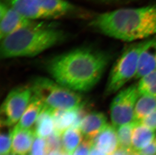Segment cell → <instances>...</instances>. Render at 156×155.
<instances>
[{"label": "cell", "mask_w": 156, "mask_h": 155, "mask_svg": "<svg viewBox=\"0 0 156 155\" xmlns=\"http://www.w3.org/2000/svg\"><path fill=\"white\" fill-rule=\"evenodd\" d=\"M106 51L83 47L56 56L48 63L55 81L74 92H87L100 80L110 60Z\"/></svg>", "instance_id": "cell-1"}, {"label": "cell", "mask_w": 156, "mask_h": 155, "mask_svg": "<svg viewBox=\"0 0 156 155\" xmlns=\"http://www.w3.org/2000/svg\"><path fill=\"white\" fill-rule=\"evenodd\" d=\"M89 25L100 33L121 41L147 40L156 35V4L98 14Z\"/></svg>", "instance_id": "cell-2"}, {"label": "cell", "mask_w": 156, "mask_h": 155, "mask_svg": "<svg viewBox=\"0 0 156 155\" xmlns=\"http://www.w3.org/2000/svg\"><path fill=\"white\" fill-rule=\"evenodd\" d=\"M67 38V34L63 30L38 22L1 40V58L33 57L60 44Z\"/></svg>", "instance_id": "cell-3"}, {"label": "cell", "mask_w": 156, "mask_h": 155, "mask_svg": "<svg viewBox=\"0 0 156 155\" xmlns=\"http://www.w3.org/2000/svg\"><path fill=\"white\" fill-rule=\"evenodd\" d=\"M31 88L33 95L54 111L80 109L83 105L80 95L47 78H37Z\"/></svg>", "instance_id": "cell-4"}, {"label": "cell", "mask_w": 156, "mask_h": 155, "mask_svg": "<svg viewBox=\"0 0 156 155\" xmlns=\"http://www.w3.org/2000/svg\"><path fill=\"white\" fill-rule=\"evenodd\" d=\"M153 37L132 43L124 50L111 70L106 84V95L118 92L127 82L135 78L140 55Z\"/></svg>", "instance_id": "cell-5"}, {"label": "cell", "mask_w": 156, "mask_h": 155, "mask_svg": "<svg viewBox=\"0 0 156 155\" xmlns=\"http://www.w3.org/2000/svg\"><path fill=\"white\" fill-rule=\"evenodd\" d=\"M33 96L31 87H18L8 93L1 108V124L9 127L19 122Z\"/></svg>", "instance_id": "cell-6"}, {"label": "cell", "mask_w": 156, "mask_h": 155, "mask_svg": "<svg viewBox=\"0 0 156 155\" xmlns=\"http://www.w3.org/2000/svg\"><path fill=\"white\" fill-rule=\"evenodd\" d=\"M139 97L135 84L122 88L115 95L110 107L111 120L115 129L134 121V109Z\"/></svg>", "instance_id": "cell-7"}, {"label": "cell", "mask_w": 156, "mask_h": 155, "mask_svg": "<svg viewBox=\"0 0 156 155\" xmlns=\"http://www.w3.org/2000/svg\"><path fill=\"white\" fill-rule=\"evenodd\" d=\"M38 21L30 20L1 1L0 4V40L20 30L32 26Z\"/></svg>", "instance_id": "cell-8"}, {"label": "cell", "mask_w": 156, "mask_h": 155, "mask_svg": "<svg viewBox=\"0 0 156 155\" xmlns=\"http://www.w3.org/2000/svg\"><path fill=\"white\" fill-rule=\"evenodd\" d=\"M50 19L66 17H83L86 12L67 0H36Z\"/></svg>", "instance_id": "cell-9"}, {"label": "cell", "mask_w": 156, "mask_h": 155, "mask_svg": "<svg viewBox=\"0 0 156 155\" xmlns=\"http://www.w3.org/2000/svg\"><path fill=\"white\" fill-rule=\"evenodd\" d=\"M108 124L104 113L94 111L85 115L78 126L84 139L93 140Z\"/></svg>", "instance_id": "cell-10"}, {"label": "cell", "mask_w": 156, "mask_h": 155, "mask_svg": "<svg viewBox=\"0 0 156 155\" xmlns=\"http://www.w3.org/2000/svg\"><path fill=\"white\" fill-rule=\"evenodd\" d=\"M81 107L80 109L55 110L53 114L54 133L62 136L63 133L74 126H79L84 115Z\"/></svg>", "instance_id": "cell-11"}, {"label": "cell", "mask_w": 156, "mask_h": 155, "mask_svg": "<svg viewBox=\"0 0 156 155\" xmlns=\"http://www.w3.org/2000/svg\"><path fill=\"white\" fill-rule=\"evenodd\" d=\"M2 2L31 20L50 19L36 0H3Z\"/></svg>", "instance_id": "cell-12"}, {"label": "cell", "mask_w": 156, "mask_h": 155, "mask_svg": "<svg viewBox=\"0 0 156 155\" xmlns=\"http://www.w3.org/2000/svg\"><path fill=\"white\" fill-rule=\"evenodd\" d=\"M36 136L34 128L12 130L11 153L14 155H28Z\"/></svg>", "instance_id": "cell-13"}, {"label": "cell", "mask_w": 156, "mask_h": 155, "mask_svg": "<svg viewBox=\"0 0 156 155\" xmlns=\"http://www.w3.org/2000/svg\"><path fill=\"white\" fill-rule=\"evenodd\" d=\"M93 145L107 155L114 154L119 149L116 129L108 124L93 140Z\"/></svg>", "instance_id": "cell-14"}, {"label": "cell", "mask_w": 156, "mask_h": 155, "mask_svg": "<svg viewBox=\"0 0 156 155\" xmlns=\"http://www.w3.org/2000/svg\"><path fill=\"white\" fill-rule=\"evenodd\" d=\"M156 70V35L144 49L139 58L135 79H139Z\"/></svg>", "instance_id": "cell-15"}, {"label": "cell", "mask_w": 156, "mask_h": 155, "mask_svg": "<svg viewBox=\"0 0 156 155\" xmlns=\"http://www.w3.org/2000/svg\"><path fill=\"white\" fill-rule=\"evenodd\" d=\"M43 102L38 98L33 95L30 103L27 107L22 117L14 128L17 129L33 128L38 116L44 108Z\"/></svg>", "instance_id": "cell-16"}, {"label": "cell", "mask_w": 156, "mask_h": 155, "mask_svg": "<svg viewBox=\"0 0 156 155\" xmlns=\"http://www.w3.org/2000/svg\"><path fill=\"white\" fill-rule=\"evenodd\" d=\"M54 111L47 107H44L38 116L34 127L35 136L44 139L54 132L53 114Z\"/></svg>", "instance_id": "cell-17"}, {"label": "cell", "mask_w": 156, "mask_h": 155, "mask_svg": "<svg viewBox=\"0 0 156 155\" xmlns=\"http://www.w3.org/2000/svg\"><path fill=\"white\" fill-rule=\"evenodd\" d=\"M156 132L138 122L133 131V151L139 152L151 143L156 138Z\"/></svg>", "instance_id": "cell-18"}, {"label": "cell", "mask_w": 156, "mask_h": 155, "mask_svg": "<svg viewBox=\"0 0 156 155\" xmlns=\"http://www.w3.org/2000/svg\"><path fill=\"white\" fill-rule=\"evenodd\" d=\"M83 139L84 138L79 126H73L62 135L63 151L67 155H73Z\"/></svg>", "instance_id": "cell-19"}, {"label": "cell", "mask_w": 156, "mask_h": 155, "mask_svg": "<svg viewBox=\"0 0 156 155\" xmlns=\"http://www.w3.org/2000/svg\"><path fill=\"white\" fill-rule=\"evenodd\" d=\"M156 108V97L140 95L136 103L134 121L140 122Z\"/></svg>", "instance_id": "cell-20"}, {"label": "cell", "mask_w": 156, "mask_h": 155, "mask_svg": "<svg viewBox=\"0 0 156 155\" xmlns=\"http://www.w3.org/2000/svg\"><path fill=\"white\" fill-rule=\"evenodd\" d=\"M138 122L135 121L127 123L116 129L119 149L131 152L133 131Z\"/></svg>", "instance_id": "cell-21"}, {"label": "cell", "mask_w": 156, "mask_h": 155, "mask_svg": "<svg viewBox=\"0 0 156 155\" xmlns=\"http://www.w3.org/2000/svg\"><path fill=\"white\" fill-rule=\"evenodd\" d=\"M137 86L140 95L156 97V70L140 78Z\"/></svg>", "instance_id": "cell-22"}, {"label": "cell", "mask_w": 156, "mask_h": 155, "mask_svg": "<svg viewBox=\"0 0 156 155\" xmlns=\"http://www.w3.org/2000/svg\"><path fill=\"white\" fill-rule=\"evenodd\" d=\"M12 130L1 133L0 153L1 155H6L10 153L12 149Z\"/></svg>", "instance_id": "cell-23"}, {"label": "cell", "mask_w": 156, "mask_h": 155, "mask_svg": "<svg viewBox=\"0 0 156 155\" xmlns=\"http://www.w3.org/2000/svg\"><path fill=\"white\" fill-rule=\"evenodd\" d=\"M46 140L48 153L55 150L62 149V137L54 132Z\"/></svg>", "instance_id": "cell-24"}, {"label": "cell", "mask_w": 156, "mask_h": 155, "mask_svg": "<svg viewBox=\"0 0 156 155\" xmlns=\"http://www.w3.org/2000/svg\"><path fill=\"white\" fill-rule=\"evenodd\" d=\"M46 140L41 138H35L30 155H48Z\"/></svg>", "instance_id": "cell-25"}, {"label": "cell", "mask_w": 156, "mask_h": 155, "mask_svg": "<svg viewBox=\"0 0 156 155\" xmlns=\"http://www.w3.org/2000/svg\"><path fill=\"white\" fill-rule=\"evenodd\" d=\"M93 146V140L84 139L77 148L73 155H90Z\"/></svg>", "instance_id": "cell-26"}, {"label": "cell", "mask_w": 156, "mask_h": 155, "mask_svg": "<svg viewBox=\"0 0 156 155\" xmlns=\"http://www.w3.org/2000/svg\"><path fill=\"white\" fill-rule=\"evenodd\" d=\"M140 123L156 132V108Z\"/></svg>", "instance_id": "cell-27"}, {"label": "cell", "mask_w": 156, "mask_h": 155, "mask_svg": "<svg viewBox=\"0 0 156 155\" xmlns=\"http://www.w3.org/2000/svg\"><path fill=\"white\" fill-rule=\"evenodd\" d=\"M137 152L140 155H156V138L148 146Z\"/></svg>", "instance_id": "cell-28"}, {"label": "cell", "mask_w": 156, "mask_h": 155, "mask_svg": "<svg viewBox=\"0 0 156 155\" xmlns=\"http://www.w3.org/2000/svg\"><path fill=\"white\" fill-rule=\"evenodd\" d=\"M90 155H107L105 153L101 151L100 150L96 148L93 145L90 152Z\"/></svg>", "instance_id": "cell-29"}, {"label": "cell", "mask_w": 156, "mask_h": 155, "mask_svg": "<svg viewBox=\"0 0 156 155\" xmlns=\"http://www.w3.org/2000/svg\"><path fill=\"white\" fill-rule=\"evenodd\" d=\"M48 155H67L63 150H58L55 151H51L49 152Z\"/></svg>", "instance_id": "cell-30"}, {"label": "cell", "mask_w": 156, "mask_h": 155, "mask_svg": "<svg viewBox=\"0 0 156 155\" xmlns=\"http://www.w3.org/2000/svg\"><path fill=\"white\" fill-rule=\"evenodd\" d=\"M130 153L123 150L118 149L114 154L111 155H129Z\"/></svg>", "instance_id": "cell-31"}, {"label": "cell", "mask_w": 156, "mask_h": 155, "mask_svg": "<svg viewBox=\"0 0 156 155\" xmlns=\"http://www.w3.org/2000/svg\"><path fill=\"white\" fill-rule=\"evenodd\" d=\"M91 1L96 2H118V1H134V0H88Z\"/></svg>", "instance_id": "cell-32"}, {"label": "cell", "mask_w": 156, "mask_h": 155, "mask_svg": "<svg viewBox=\"0 0 156 155\" xmlns=\"http://www.w3.org/2000/svg\"><path fill=\"white\" fill-rule=\"evenodd\" d=\"M129 155H140L139 154V153L136 151H131V152L130 153Z\"/></svg>", "instance_id": "cell-33"}]
</instances>
